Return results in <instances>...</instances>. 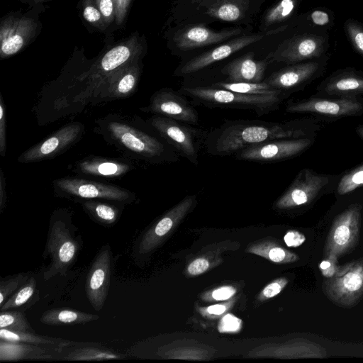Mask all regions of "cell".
<instances>
[{
  "mask_svg": "<svg viewBox=\"0 0 363 363\" xmlns=\"http://www.w3.org/2000/svg\"><path fill=\"white\" fill-rule=\"evenodd\" d=\"M291 33L266 57L270 62L288 65L320 58L328 53V31L298 29L291 25Z\"/></svg>",
  "mask_w": 363,
  "mask_h": 363,
  "instance_id": "obj_4",
  "label": "cell"
},
{
  "mask_svg": "<svg viewBox=\"0 0 363 363\" xmlns=\"http://www.w3.org/2000/svg\"><path fill=\"white\" fill-rule=\"evenodd\" d=\"M0 339L14 342H26L40 345H47L57 350L69 345L72 342L66 340L50 337L31 332L14 331L0 328Z\"/></svg>",
  "mask_w": 363,
  "mask_h": 363,
  "instance_id": "obj_27",
  "label": "cell"
},
{
  "mask_svg": "<svg viewBox=\"0 0 363 363\" xmlns=\"http://www.w3.org/2000/svg\"><path fill=\"white\" fill-rule=\"evenodd\" d=\"M213 87L221 88L223 89L254 95L262 96H288L289 94L277 89L264 82L259 83H245V82H218L212 84Z\"/></svg>",
  "mask_w": 363,
  "mask_h": 363,
  "instance_id": "obj_29",
  "label": "cell"
},
{
  "mask_svg": "<svg viewBox=\"0 0 363 363\" xmlns=\"http://www.w3.org/2000/svg\"><path fill=\"white\" fill-rule=\"evenodd\" d=\"M289 26H285L265 33H247L230 38L181 63L174 71V75L184 77L194 74L228 58L244 48L260 41L266 37L284 33Z\"/></svg>",
  "mask_w": 363,
  "mask_h": 363,
  "instance_id": "obj_6",
  "label": "cell"
},
{
  "mask_svg": "<svg viewBox=\"0 0 363 363\" xmlns=\"http://www.w3.org/2000/svg\"><path fill=\"white\" fill-rule=\"evenodd\" d=\"M286 112L311 113L325 118H340L363 114V99L358 96L308 99L287 103Z\"/></svg>",
  "mask_w": 363,
  "mask_h": 363,
  "instance_id": "obj_9",
  "label": "cell"
},
{
  "mask_svg": "<svg viewBox=\"0 0 363 363\" xmlns=\"http://www.w3.org/2000/svg\"><path fill=\"white\" fill-rule=\"evenodd\" d=\"M79 249V242L64 222L57 220L52 223L45 250L51 263L43 273L44 279L48 280L55 275L66 276Z\"/></svg>",
  "mask_w": 363,
  "mask_h": 363,
  "instance_id": "obj_7",
  "label": "cell"
},
{
  "mask_svg": "<svg viewBox=\"0 0 363 363\" xmlns=\"http://www.w3.org/2000/svg\"><path fill=\"white\" fill-rule=\"evenodd\" d=\"M303 0H275L261 16L259 32L265 33L291 26L298 15V11Z\"/></svg>",
  "mask_w": 363,
  "mask_h": 363,
  "instance_id": "obj_22",
  "label": "cell"
},
{
  "mask_svg": "<svg viewBox=\"0 0 363 363\" xmlns=\"http://www.w3.org/2000/svg\"><path fill=\"white\" fill-rule=\"evenodd\" d=\"M179 92L197 104L209 108L252 110L259 116L277 110L286 97L242 94L212 86H182Z\"/></svg>",
  "mask_w": 363,
  "mask_h": 363,
  "instance_id": "obj_3",
  "label": "cell"
},
{
  "mask_svg": "<svg viewBox=\"0 0 363 363\" xmlns=\"http://www.w3.org/2000/svg\"><path fill=\"white\" fill-rule=\"evenodd\" d=\"M28 21L6 25L1 30V55L9 57L17 53L24 46L28 33Z\"/></svg>",
  "mask_w": 363,
  "mask_h": 363,
  "instance_id": "obj_24",
  "label": "cell"
},
{
  "mask_svg": "<svg viewBox=\"0 0 363 363\" xmlns=\"http://www.w3.org/2000/svg\"><path fill=\"white\" fill-rule=\"evenodd\" d=\"M55 185L65 194L83 199L126 201L132 198L129 191L120 187L77 178H62L55 181Z\"/></svg>",
  "mask_w": 363,
  "mask_h": 363,
  "instance_id": "obj_18",
  "label": "cell"
},
{
  "mask_svg": "<svg viewBox=\"0 0 363 363\" xmlns=\"http://www.w3.org/2000/svg\"><path fill=\"white\" fill-rule=\"evenodd\" d=\"M326 297L342 308H352L363 298V257L353 260L342 275L327 278L322 284Z\"/></svg>",
  "mask_w": 363,
  "mask_h": 363,
  "instance_id": "obj_12",
  "label": "cell"
},
{
  "mask_svg": "<svg viewBox=\"0 0 363 363\" xmlns=\"http://www.w3.org/2000/svg\"><path fill=\"white\" fill-rule=\"evenodd\" d=\"M320 94L350 97L363 94V72L352 67L338 69L317 87Z\"/></svg>",
  "mask_w": 363,
  "mask_h": 363,
  "instance_id": "obj_20",
  "label": "cell"
},
{
  "mask_svg": "<svg viewBox=\"0 0 363 363\" xmlns=\"http://www.w3.org/2000/svg\"><path fill=\"white\" fill-rule=\"evenodd\" d=\"M269 63L267 57L258 60L255 58L253 52H249L226 64L221 73L227 77V82L259 83L264 79Z\"/></svg>",
  "mask_w": 363,
  "mask_h": 363,
  "instance_id": "obj_21",
  "label": "cell"
},
{
  "mask_svg": "<svg viewBox=\"0 0 363 363\" xmlns=\"http://www.w3.org/2000/svg\"><path fill=\"white\" fill-rule=\"evenodd\" d=\"M311 128L302 120L285 123L258 120L225 121L206 138L207 152L216 156L235 155L255 144L284 138L308 137Z\"/></svg>",
  "mask_w": 363,
  "mask_h": 363,
  "instance_id": "obj_1",
  "label": "cell"
},
{
  "mask_svg": "<svg viewBox=\"0 0 363 363\" xmlns=\"http://www.w3.org/2000/svg\"><path fill=\"white\" fill-rule=\"evenodd\" d=\"M284 240L288 247H298L306 241V237L298 231L291 230L285 235Z\"/></svg>",
  "mask_w": 363,
  "mask_h": 363,
  "instance_id": "obj_43",
  "label": "cell"
},
{
  "mask_svg": "<svg viewBox=\"0 0 363 363\" xmlns=\"http://www.w3.org/2000/svg\"><path fill=\"white\" fill-rule=\"evenodd\" d=\"M208 265L207 260L201 258L196 259L189 264L188 272L193 275L200 274L208 268Z\"/></svg>",
  "mask_w": 363,
  "mask_h": 363,
  "instance_id": "obj_46",
  "label": "cell"
},
{
  "mask_svg": "<svg viewBox=\"0 0 363 363\" xmlns=\"http://www.w3.org/2000/svg\"><path fill=\"white\" fill-rule=\"evenodd\" d=\"M82 127L72 124L63 127L50 137L23 152L18 158L21 162H33L50 158L72 145L79 136Z\"/></svg>",
  "mask_w": 363,
  "mask_h": 363,
  "instance_id": "obj_19",
  "label": "cell"
},
{
  "mask_svg": "<svg viewBox=\"0 0 363 363\" xmlns=\"http://www.w3.org/2000/svg\"><path fill=\"white\" fill-rule=\"evenodd\" d=\"M169 27L218 23L252 28L266 0H169Z\"/></svg>",
  "mask_w": 363,
  "mask_h": 363,
  "instance_id": "obj_2",
  "label": "cell"
},
{
  "mask_svg": "<svg viewBox=\"0 0 363 363\" xmlns=\"http://www.w3.org/2000/svg\"><path fill=\"white\" fill-rule=\"evenodd\" d=\"M51 347L26 342H14L0 339V361L13 362L23 359H47Z\"/></svg>",
  "mask_w": 363,
  "mask_h": 363,
  "instance_id": "obj_23",
  "label": "cell"
},
{
  "mask_svg": "<svg viewBox=\"0 0 363 363\" xmlns=\"http://www.w3.org/2000/svg\"><path fill=\"white\" fill-rule=\"evenodd\" d=\"M108 130L119 144L145 158L162 160L164 156L166 150L161 142L125 123L111 122Z\"/></svg>",
  "mask_w": 363,
  "mask_h": 363,
  "instance_id": "obj_16",
  "label": "cell"
},
{
  "mask_svg": "<svg viewBox=\"0 0 363 363\" xmlns=\"http://www.w3.org/2000/svg\"><path fill=\"white\" fill-rule=\"evenodd\" d=\"M123 356L108 350L96 347H82L69 352L66 359L77 361H99L106 359H118Z\"/></svg>",
  "mask_w": 363,
  "mask_h": 363,
  "instance_id": "obj_30",
  "label": "cell"
},
{
  "mask_svg": "<svg viewBox=\"0 0 363 363\" xmlns=\"http://www.w3.org/2000/svg\"><path fill=\"white\" fill-rule=\"evenodd\" d=\"M101 16L99 9L93 5H88L83 10V16L89 23L98 22L101 19Z\"/></svg>",
  "mask_w": 363,
  "mask_h": 363,
  "instance_id": "obj_47",
  "label": "cell"
},
{
  "mask_svg": "<svg viewBox=\"0 0 363 363\" xmlns=\"http://www.w3.org/2000/svg\"><path fill=\"white\" fill-rule=\"evenodd\" d=\"M149 123L180 155L198 164L200 138L196 129L162 116L151 118Z\"/></svg>",
  "mask_w": 363,
  "mask_h": 363,
  "instance_id": "obj_13",
  "label": "cell"
},
{
  "mask_svg": "<svg viewBox=\"0 0 363 363\" xmlns=\"http://www.w3.org/2000/svg\"><path fill=\"white\" fill-rule=\"evenodd\" d=\"M132 50L125 45H117L108 50L101 59L99 68L104 72L116 69L131 57Z\"/></svg>",
  "mask_w": 363,
  "mask_h": 363,
  "instance_id": "obj_31",
  "label": "cell"
},
{
  "mask_svg": "<svg viewBox=\"0 0 363 363\" xmlns=\"http://www.w3.org/2000/svg\"><path fill=\"white\" fill-rule=\"evenodd\" d=\"M113 0H98L99 9L106 20L112 18L114 11Z\"/></svg>",
  "mask_w": 363,
  "mask_h": 363,
  "instance_id": "obj_44",
  "label": "cell"
},
{
  "mask_svg": "<svg viewBox=\"0 0 363 363\" xmlns=\"http://www.w3.org/2000/svg\"><path fill=\"white\" fill-rule=\"evenodd\" d=\"M0 328L35 333L24 313L20 311H1Z\"/></svg>",
  "mask_w": 363,
  "mask_h": 363,
  "instance_id": "obj_34",
  "label": "cell"
},
{
  "mask_svg": "<svg viewBox=\"0 0 363 363\" xmlns=\"http://www.w3.org/2000/svg\"><path fill=\"white\" fill-rule=\"evenodd\" d=\"M356 130L358 135L363 139V125H358Z\"/></svg>",
  "mask_w": 363,
  "mask_h": 363,
  "instance_id": "obj_51",
  "label": "cell"
},
{
  "mask_svg": "<svg viewBox=\"0 0 363 363\" xmlns=\"http://www.w3.org/2000/svg\"><path fill=\"white\" fill-rule=\"evenodd\" d=\"M252 28L235 26L215 30L203 24L189 23L169 27L166 34L167 47L177 56L214 46L230 38L250 33Z\"/></svg>",
  "mask_w": 363,
  "mask_h": 363,
  "instance_id": "obj_5",
  "label": "cell"
},
{
  "mask_svg": "<svg viewBox=\"0 0 363 363\" xmlns=\"http://www.w3.org/2000/svg\"><path fill=\"white\" fill-rule=\"evenodd\" d=\"M241 320L231 314L225 315L220 321L218 327L220 332H235L239 330Z\"/></svg>",
  "mask_w": 363,
  "mask_h": 363,
  "instance_id": "obj_40",
  "label": "cell"
},
{
  "mask_svg": "<svg viewBox=\"0 0 363 363\" xmlns=\"http://www.w3.org/2000/svg\"><path fill=\"white\" fill-rule=\"evenodd\" d=\"M335 25L333 11L325 7H317L298 14L291 26L298 29H314L328 31Z\"/></svg>",
  "mask_w": 363,
  "mask_h": 363,
  "instance_id": "obj_26",
  "label": "cell"
},
{
  "mask_svg": "<svg viewBox=\"0 0 363 363\" xmlns=\"http://www.w3.org/2000/svg\"><path fill=\"white\" fill-rule=\"evenodd\" d=\"M344 31L354 50L363 57V23L353 18L347 19Z\"/></svg>",
  "mask_w": 363,
  "mask_h": 363,
  "instance_id": "obj_35",
  "label": "cell"
},
{
  "mask_svg": "<svg viewBox=\"0 0 363 363\" xmlns=\"http://www.w3.org/2000/svg\"><path fill=\"white\" fill-rule=\"evenodd\" d=\"M361 209L362 206L356 203L335 218L326 238L324 257L333 255L339 258L356 247L359 237Z\"/></svg>",
  "mask_w": 363,
  "mask_h": 363,
  "instance_id": "obj_8",
  "label": "cell"
},
{
  "mask_svg": "<svg viewBox=\"0 0 363 363\" xmlns=\"http://www.w3.org/2000/svg\"><path fill=\"white\" fill-rule=\"evenodd\" d=\"M150 112L182 123L198 125L199 115L184 95L172 89L157 91L151 98L148 107Z\"/></svg>",
  "mask_w": 363,
  "mask_h": 363,
  "instance_id": "obj_17",
  "label": "cell"
},
{
  "mask_svg": "<svg viewBox=\"0 0 363 363\" xmlns=\"http://www.w3.org/2000/svg\"><path fill=\"white\" fill-rule=\"evenodd\" d=\"M79 168L86 174L108 177H119L129 169L127 164L121 162L96 159L81 162Z\"/></svg>",
  "mask_w": 363,
  "mask_h": 363,
  "instance_id": "obj_28",
  "label": "cell"
},
{
  "mask_svg": "<svg viewBox=\"0 0 363 363\" xmlns=\"http://www.w3.org/2000/svg\"><path fill=\"white\" fill-rule=\"evenodd\" d=\"M286 283L287 281L285 279H280L279 281L273 282L264 289L263 294L267 298L275 296L281 291Z\"/></svg>",
  "mask_w": 363,
  "mask_h": 363,
  "instance_id": "obj_45",
  "label": "cell"
},
{
  "mask_svg": "<svg viewBox=\"0 0 363 363\" xmlns=\"http://www.w3.org/2000/svg\"><path fill=\"white\" fill-rule=\"evenodd\" d=\"M99 315L70 308H53L45 311L40 322L48 325L86 324L98 320Z\"/></svg>",
  "mask_w": 363,
  "mask_h": 363,
  "instance_id": "obj_25",
  "label": "cell"
},
{
  "mask_svg": "<svg viewBox=\"0 0 363 363\" xmlns=\"http://www.w3.org/2000/svg\"><path fill=\"white\" fill-rule=\"evenodd\" d=\"M130 0H114L116 6V17L117 23H121L123 21Z\"/></svg>",
  "mask_w": 363,
  "mask_h": 363,
  "instance_id": "obj_48",
  "label": "cell"
},
{
  "mask_svg": "<svg viewBox=\"0 0 363 363\" xmlns=\"http://www.w3.org/2000/svg\"><path fill=\"white\" fill-rule=\"evenodd\" d=\"M84 206L97 221L105 225L114 223L118 217V209L108 203L87 201Z\"/></svg>",
  "mask_w": 363,
  "mask_h": 363,
  "instance_id": "obj_33",
  "label": "cell"
},
{
  "mask_svg": "<svg viewBox=\"0 0 363 363\" xmlns=\"http://www.w3.org/2000/svg\"><path fill=\"white\" fill-rule=\"evenodd\" d=\"M270 259L274 262H280L286 259L287 260L294 261L297 259L294 254L286 252L281 247H274L269 252Z\"/></svg>",
  "mask_w": 363,
  "mask_h": 363,
  "instance_id": "obj_42",
  "label": "cell"
},
{
  "mask_svg": "<svg viewBox=\"0 0 363 363\" xmlns=\"http://www.w3.org/2000/svg\"><path fill=\"white\" fill-rule=\"evenodd\" d=\"M225 311V307L223 305H214L208 308V312L211 314L220 315Z\"/></svg>",
  "mask_w": 363,
  "mask_h": 363,
  "instance_id": "obj_50",
  "label": "cell"
},
{
  "mask_svg": "<svg viewBox=\"0 0 363 363\" xmlns=\"http://www.w3.org/2000/svg\"><path fill=\"white\" fill-rule=\"evenodd\" d=\"M111 256L110 246L103 247L93 260L86 276V297L96 311L103 308L107 298L111 281Z\"/></svg>",
  "mask_w": 363,
  "mask_h": 363,
  "instance_id": "obj_15",
  "label": "cell"
},
{
  "mask_svg": "<svg viewBox=\"0 0 363 363\" xmlns=\"http://www.w3.org/2000/svg\"><path fill=\"white\" fill-rule=\"evenodd\" d=\"M138 68L125 71L119 77L113 86L114 96H124L130 94L135 89L138 79Z\"/></svg>",
  "mask_w": 363,
  "mask_h": 363,
  "instance_id": "obj_37",
  "label": "cell"
},
{
  "mask_svg": "<svg viewBox=\"0 0 363 363\" xmlns=\"http://www.w3.org/2000/svg\"><path fill=\"white\" fill-rule=\"evenodd\" d=\"M313 142L312 137L273 140L246 147L235 155L238 160L262 163L276 162L301 155Z\"/></svg>",
  "mask_w": 363,
  "mask_h": 363,
  "instance_id": "obj_10",
  "label": "cell"
},
{
  "mask_svg": "<svg viewBox=\"0 0 363 363\" xmlns=\"http://www.w3.org/2000/svg\"><path fill=\"white\" fill-rule=\"evenodd\" d=\"M330 54L302 62L288 65L274 72L263 82L288 94L303 88L325 71Z\"/></svg>",
  "mask_w": 363,
  "mask_h": 363,
  "instance_id": "obj_11",
  "label": "cell"
},
{
  "mask_svg": "<svg viewBox=\"0 0 363 363\" xmlns=\"http://www.w3.org/2000/svg\"><path fill=\"white\" fill-rule=\"evenodd\" d=\"M329 182V176L304 168L298 173L276 205L280 208H289L310 203Z\"/></svg>",
  "mask_w": 363,
  "mask_h": 363,
  "instance_id": "obj_14",
  "label": "cell"
},
{
  "mask_svg": "<svg viewBox=\"0 0 363 363\" xmlns=\"http://www.w3.org/2000/svg\"><path fill=\"white\" fill-rule=\"evenodd\" d=\"M363 186V163L345 174L338 183V194L344 195Z\"/></svg>",
  "mask_w": 363,
  "mask_h": 363,
  "instance_id": "obj_36",
  "label": "cell"
},
{
  "mask_svg": "<svg viewBox=\"0 0 363 363\" xmlns=\"http://www.w3.org/2000/svg\"><path fill=\"white\" fill-rule=\"evenodd\" d=\"M235 293V289L232 286H223L216 289L212 293V296L216 300H225L230 298Z\"/></svg>",
  "mask_w": 363,
  "mask_h": 363,
  "instance_id": "obj_49",
  "label": "cell"
},
{
  "mask_svg": "<svg viewBox=\"0 0 363 363\" xmlns=\"http://www.w3.org/2000/svg\"><path fill=\"white\" fill-rule=\"evenodd\" d=\"M337 257L330 255L324 257L319 264V269L322 275L327 278L333 277L337 272L340 265L337 264Z\"/></svg>",
  "mask_w": 363,
  "mask_h": 363,
  "instance_id": "obj_39",
  "label": "cell"
},
{
  "mask_svg": "<svg viewBox=\"0 0 363 363\" xmlns=\"http://www.w3.org/2000/svg\"><path fill=\"white\" fill-rule=\"evenodd\" d=\"M36 284V280L33 277H30L1 306V311L18 308L28 303L35 294Z\"/></svg>",
  "mask_w": 363,
  "mask_h": 363,
  "instance_id": "obj_32",
  "label": "cell"
},
{
  "mask_svg": "<svg viewBox=\"0 0 363 363\" xmlns=\"http://www.w3.org/2000/svg\"><path fill=\"white\" fill-rule=\"evenodd\" d=\"M29 278L28 275L18 274L9 279L1 280L0 281V307Z\"/></svg>",
  "mask_w": 363,
  "mask_h": 363,
  "instance_id": "obj_38",
  "label": "cell"
},
{
  "mask_svg": "<svg viewBox=\"0 0 363 363\" xmlns=\"http://www.w3.org/2000/svg\"><path fill=\"white\" fill-rule=\"evenodd\" d=\"M5 107L1 96L0 102V153L2 157L6 152V115Z\"/></svg>",
  "mask_w": 363,
  "mask_h": 363,
  "instance_id": "obj_41",
  "label": "cell"
}]
</instances>
